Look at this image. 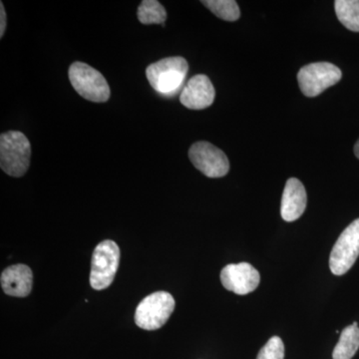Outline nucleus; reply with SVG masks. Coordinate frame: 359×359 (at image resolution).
<instances>
[{"label":"nucleus","mask_w":359,"mask_h":359,"mask_svg":"<svg viewBox=\"0 0 359 359\" xmlns=\"http://www.w3.org/2000/svg\"><path fill=\"white\" fill-rule=\"evenodd\" d=\"M308 204L306 188L297 178L287 180L283 190L280 214L285 222H294L301 218Z\"/></svg>","instance_id":"obj_11"},{"label":"nucleus","mask_w":359,"mask_h":359,"mask_svg":"<svg viewBox=\"0 0 359 359\" xmlns=\"http://www.w3.org/2000/svg\"><path fill=\"white\" fill-rule=\"evenodd\" d=\"M216 91L211 80L204 74L196 75L182 90L180 101L191 110H203L214 103Z\"/></svg>","instance_id":"obj_10"},{"label":"nucleus","mask_w":359,"mask_h":359,"mask_svg":"<svg viewBox=\"0 0 359 359\" xmlns=\"http://www.w3.org/2000/svg\"><path fill=\"white\" fill-rule=\"evenodd\" d=\"M120 262V249L113 241L97 245L92 256L90 285L96 290L107 289L114 280Z\"/></svg>","instance_id":"obj_5"},{"label":"nucleus","mask_w":359,"mask_h":359,"mask_svg":"<svg viewBox=\"0 0 359 359\" xmlns=\"http://www.w3.org/2000/svg\"><path fill=\"white\" fill-rule=\"evenodd\" d=\"M188 70L186 59L175 56L161 59L158 62L149 65L146 69V77L156 92L162 95L172 96L181 88Z\"/></svg>","instance_id":"obj_1"},{"label":"nucleus","mask_w":359,"mask_h":359,"mask_svg":"<svg viewBox=\"0 0 359 359\" xmlns=\"http://www.w3.org/2000/svg\"><path fill=\"white\" fill-rule=\"evenodd\" d=\"M202 4L221 20L236 21L240 18V7L233 0H205Z\"/></svg>","instance_id":"obj_16"},{"label":"nucleus","mask_w":359,"mask_h":359,"mask_svg":"<svg viewBox=\"0 0 359 359\" xmlns=\"http://www.w3.org/2000/svg\"><path fill=\"white\" fill-rule=\"evenodd\" d=\"M1 287L11 297H25L32 292L33 275L32 269L25 264H14L1 273Z\"/></svg>","instance_id":"obj_12"},{"label":"nucleus","mask_w":359,"mask_h":359,"mask_svg":"<svg viewBox=\"0 0 359 359\" xmlns=\"http://www.w3.org/2000/svg\"><path fill=\"white\" fill-rule=\"evenodd\" d=\"M221 282L224 289L245 295L259 287L261 276L250 264H231L222 269Z\"/></svg>","instance_id":"obj_9"},{"label":"nucleus","mask_w":359,"mask_h":359,"mask_svg":"<svg viewBox=\"0 0 359 359\" xmlns=\"http://www.w3.org/2000/svg\"><path fill=\"white\" fill-rule=\"evenodd\" d=\"M195 168L209 178H222L229 173L230 162L223 151L209 142H196L189 150Z\"/></svg>","instance_id":"obj_8"},{"label":"nucleus","mask_w":359,"mask_h":359,"mask_svg":"<svg viewBox=\"0 0 359 359\" xmlns=\"http://www.w3.org/2000/svg\"><path fill=\"white\" fill-rule=\"evenodd\" d=\"M335 13L347 29L359 32V0H337Z\"/></svg>","instance_id":"obj_14"},{"label":"nucleus","mask_w":359,"mask_h":359,"mask_svg":"<svg viewBox=\"0 0 359 359\" xmlns=\"http://www.w3.org/2000/svg\"><path fill=\"white\" fill-rule=\"evenodd\" d=\"M341 77V70L330 62L311 63L301 68L297 74L299 88L304 95L311 98L339 83Z\"/></svg>","instance_id":"obj_6"},{"label":"nucleus","mask_w":359,"mask_h":359,"mask_svg":"<svg viewBox=\"0 0 359 359\" xmlns=\"http://www.w3.org/2000/svg\"><path fill=\"white\" fill-rule=\"evenodd\" d=\"M32 146L20 131H8L0 136V167L4 173L20 178L27 172Z\"/></svg>","instance_id":"obj_2"},{"label":"nucleus","mask_w":359,"mask_h":359,"mask_svg":"<svg viewBox=\"0 0 359 359\" xmlns=\"http://www.w3.org/2000/svg\"><path fill=\"white\" fill-rule=\"evenodd\" d=\"M257 359H285V344L282 339L273 337L259 351Z\"/></svg>","instance_id":"obj_17"},{"label":"nucleus","mask_w":359,"mask_h":359,"mask_svg":"<svg viewBox=\"0 0 359 359\" xmlns=\"http://www.w3.org/2000/svg\"><path fill=\"white\" fill-rule=\"evenodd\" d=\"M138 20L143 25H162L167 18L166 9L157 0H143L138 7Z\"/></svg>","instance_id":"obj_15"},{"label":"nucleus","mask_w":359,"mask_h":359,"mask_svg":"<svg viewBox=\"0 0 359 359\" xmlns=\"http://www.w3.org/2000/svg\"><path fill=\"white\" fill-rule=\"evenodd\" d=\"M68 76L75 91L86 100L95 103L109 100V84L95 68L86 63L74 62L68 70Z\"/></svg>","instance_id":"obj_3"},{"label":"nucleus","mask_w":359,"mask_h":359,"mask_svg":"<svg viewBox=\"0 0 359 359\" xmlns=\"http://www.w3.org/2000/svg\"><path fill=\"white\" fill-rule=\"evenodd\" d=\"M354 154H355L356 157L359 159V139L358 141L356 142L355 146H354Z\"/></svg>","instance_id":"obj_19"},{"label":"nucleus","mask_w":359,"mask_h":359,"mask_svg":"<svg viewBox=\"0 0 359 359\" xmlns=\"http://www.w3.org/2000/svg\"><path fill=\"white\" fill-rule=\"evenodd\" d=\"M359 348V327L348 325L342 330L339 342L334 347L332 358L351 359Z\"/></svg>","instance_id":"obj_13"},{"label":"nucleus","mask_w":359,"mask_h":359,"mask_svg":"<svg viewBox=\"0 0 359 359\" xmlns=\"http://www.w3.org/2000/svg\"><path fill=\"white\" fill-rule=\"evenodd\" d=\"M359 256V219L342 231L335 243L330 257V268L335 276L349 271Z\"/></svg>","instance_id":"obj_7"},{"label":"nucleus","mask_w":359,"mask_h":359,"mask_svg":"<svg viewBox=\"0 0 359 359\" xmlns=\"http://www.w3.org/2000/svg\"><path fill=\"white\" fill-rule=\"evenodd\" d=\"M6 28V13L4 2H0V39H2Z\"/></svg>","instance_id":"obj_18"},{"label":"nucleus","mask_w":359,"mask_h":359,"mask_svg":"<svg viewBox=\"0 0 359 359\" xmlns=\"http://www.w3.org/2000/svg\"><path fill=\"white\" fill-rule=\"evenodd\" d=\"M175 309V299L167 292L149 294L138 304L135 313V323L142 330H156L169 320Z\"/></svg>","instance_id":"obj_4"}]
</instances>
